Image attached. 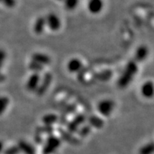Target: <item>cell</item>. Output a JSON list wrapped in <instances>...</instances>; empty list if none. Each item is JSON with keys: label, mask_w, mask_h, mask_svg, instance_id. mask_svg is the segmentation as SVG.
Wrapping results in <instances>:
<instances>
[{"label": "cell", "mask_w": 154, "mask_h": 154, "mask_svg": "<svg viewBox=\"0 0 154 154\" xmlns=\"http://www.w3.org/2000/svg\"><path fill=\"white\" fill-rule=\"evenodd\" d=\"M58 121V116L54 113H47L42 117V122L44 125L52 126Z\"/></svg>", "instance_id": "obj_17"}, {"label": "cell", "mask_w": 154, "mask_h": 154, "mask_svg": "<svg viewBox=\"0 0 154 154\" xmlns=\"http://www.w3.org/2000/svg\"><path fill=\"white\" fill-rule=\"evenodd\" d=\"M154 151V146L153 142L149 143L139 149V154H153Z\"/></svg>", "instance_id": "obj_21"}, {"label": "cell", "mask_w": 154, "mask_h": 154, "mask_svg": "<svg viewBox=\"0 0 154 154\" xmlns=\"http://www.w3.org/2000/svg\"><path fill=\"white\" fill-rule=\"evenodd\" d=\"M104 3L103 0H88L87 9L91 14H98L103 10Z\"/></svg>", "instance_id": "obj_8"}, {"label": "cell", "mask_w": 154, "mask_h": 154, "mask_svg": "<svg viewBox=\"0 0 154 154\" xmlns=\"http://www.w3.org/2000/svg\"><path fill=\"white\" fill-rule=\"evenodd\" d=\"M115 107V103L111 99H103L99 103L97 106L98 111L103 116H109L113 112Z\"/></svg>", "instance_id": "obj_4"}, {"label": "cell", "mask_w": 154, "mask_h": 154, "mask_svg": "<svg viewBox=\"0 0 154 154\" xmlns=\"http://www.w3.org/2000/svg\"><path fill=\"white\" fill-rule=\"evenodd\" d=\"M32 60L37 62L40 64L43 65L44 66L49 65L51 63V58L49 56L44 53L42 52H35L32 55Z\"/></svg>", "instance_id": "obj_13"}, {"label": "cell", "mask_w": 154, "mask_h": 154, "mask_svg": "<svg viewBox=\"0 0 154 154\" xmlns=\"http://www.w3.org/2000/svg\"><path fill=\"white\" fill-rule=\"evenodd\" d=\"M46 26H47V24H46L45 17H38L36 19L33 24V32L37 35H41L45 30Z\"/></svg>", "instance_id": "obj_12"}, {"label": "cell", "mask_w": 154, "mask_h": 154, "mask_svg": "<svg viewBox=\"0 0 154 154\" xmlns=\"http://www.w3.org/2000/svg\"><path fill=\"white\" fill-rule=\"evenodd\" d=\"M9 103V99L7 96H0V116L3 114V113L7 109Z\"/></svg>", "instance_id": "obj_22"}, {"label": "cell", "mask_w": 154, "mask_h": 154, "mask_svg": "<svg viewBox=\"0 0 154 154\" xmlns=\"http://www.w3.org/2000/svg\"><path fill=\"white\" fill-rule=\"evenodd\" d=\"M53 80V76L51 73L47 72L44 74L43 77H41L40 79L39 84L38 86L35 91L38 96H42L46 93L47 91L48 88H49L50 85H51V82Z\"/></svg>", "instance_id": "obj_3"}, {"label": "cell", "mask_w": 154, "mask_h": 154, "mask_svg": "<svg viewBox=\"0 0 154 154\" xmlns=\"http://www.w3.org/2000/svg\"><path fill=\"white\" fill-rule=\"evenodd\" d=\"M34 140L35 141V143L36 144H42L43 143V138H42V135L36 134V136L34 138Z\"/></svg>", "instance_id": "obj_29"}, {"label": "cell", "mask_w": 154, "mask_h": 154, "mask_svg": "<svg viewBox=\"0 0 154 154\" xmlns=\"http://www.w3.org/2000/svg\"><path fill=\"white\" fill-rule=\"evenodd\" d=\"M17 146L20 150V152H22L24 154H36L35 148L25 140H19Z\"/></svg>", "instance_id": "obj_15"}, {"label": "cell", "mask_w": 154, "mask_h": 154, "mask_svg": "<svg viewBox=\"0 0 154 154\" xmlns=\"http://www.w3.org/2000/svg\"><path fill=\"white\" fill-rule=\"evenodd\" d=\"M19 153H20V150L17 145L10 146L4 151V154H19Z\"/></svg>", "instance_id": "obj_25"}, {"label": "cell", "mask_w": 154, "mask_h": 154, "mask_svg": "<svg viewBox=\"0 0 154 154\" xmlns=\"http://www.w3.org/2000/svg\"><path fill=\"white\" fill-rule=\"evenodd\" d=\"M61 140L60 138L54 135H49L45 143L44 144L42 153L43 154H53L61 146Z\"/></svg>", "instance_id": "obj_2"}, {"label": "cell", "mask_w": 154, "mask_h": 154, "mask_svg": "<svg viewBox=\"0 0 154 154\" xmlns=\"http://www.w3.org/2000/svg\"><path fill=\"white\" fill-rule=\"evenodd\" d=\"M59 134H60L61 137L64 141L67 142V143L72 144V145H79L80 144V140L78 139L76 137L73 136V134L69 132L68 131H66L61 128H58Z\"/></svg>", "instance_id": "obj_11"}, {"label": "cell", "mask_w": 154, "mask_h": 154, "mask_svg": "<svg viewBox=\"0 0 154 154\" xmlns=\"http://www.w3.org/2000/svg\"><path fill=\"white\" fill-rule=\"evenodd\" d=\"M41 76L37 73H32L26 82V90L30 92H35L39 84Z\"/></svg>", "instance_id": "obj_7"}, {"label": "cell", "mask_w": 154, "mask_h": 154, "mask_svg": "<svg viewBox=\"0 0 154 154\" xmlns=\"http://www.w3.org/2000/svg\"><path fill=\"white\" fill-rule=\"evenodd\" d=\"M28 67L29 69V70L32 71L33 73H37V74H39L40 72H42V71L44 70V66L43 65L40 64V63L31 60V61L28 64Z\"/></svg>", "instance_id": "obj_20"}, {"label": "cell", "mask_w": 154, "mask_h": 154, "mask_svg": "<svg viewBox=\"0 0 154 154\" xmlns=\"http://www.w3.org/2000/svg\"><path fill=\"white\" fill-rule=\"evenodd\" d=\"M57 123L59 125H61V126H63V125H66L67 123H68V120H67L66 116L61 114L59 116H58V121Z\"/></svg>", "instance_id": "obj_28"}, {"label": "cell", "mask_w": 154, "mask_h": 154, "mask_svg": "<svg viewBox=\"0 0 154 154\" xmlns=\"http://www.w3.org/2000/svg\"><path fill=\"white\" fill-rule=\"evenodd\" d=\"M63 7L67 11H73L78 7L79 0H63Z\"/></svg>", "instance_id": "obj_19"}, {"label": "cell", "mask_w": 154, "mask_h": 154, "mask_svg": "<svg viewBox=\"0 0 154 154\" xmlns=\"http://www.w3.org/2000/svg\"><path fill=\"white\" fill-rule=\"evenodd\" d=\"M6 57H7V54L6 51L2 49H0V71L4 66V63L6 60Z\"/></svg>", "instance_id": "obj_27"}, {"label": "cell", "mask_w": 154, "mask_h": 154, "mask_svg": "<svg viewBox=\"0 0 154 154\" xmlns=\"http://www.w3.org/2000/svg\"><path fill=\"white\" fill-rule=\"evenodd\" d=\"M138 71V63L134 60L128 61L117 82V85L120 88H126L131 83L135 76L137 74Z\"/></svg>", "instance_id": "obj_1"}, {"label": "cell", "mask_w": 154, "mask_h": 154, "mask_svg": "<svg viewBox=\"0 0 154 154\" xmlns=\"http://www.w3.org/2000/svg\"><path fill=\"white\" fill-rule=\"evenodd\" d=\"M149 54V50L145 45H140L136 49L134 54V60L138 63L145 61Z\"/></svg>", "instance_id": "obj_10"}, {"label": "cell", "mask_w": 154, "mask_h": 154, "mask_svg": "<svg viewBox=\"0 0 154 154\" xmlns=\"http://www.w3.org/2000/svg\"><path fill=\"white\" fill-rule=\"evenodd\" d=\"M5 79H6V76L4 74L0 73V83L3 82L4 81H5Z\"/></svg>", "instance_id": "obj_30"}, {"label": "cell", "mask_w": 154, "mask_h": 154, "mask_svg": "<svg viewBox=\"0 0 154 154\" xmlns=\"http://www.w3.org/2000/svg\"><path fill=\"white\" fill-rule=\"evenodd\" d=\"M45 19L47 26L50 30L52 32H57L60 29L61 27V19L55 13H49L45 17Z\"/></svg>", "instance_id": "obj_6"}, {"label": "cell", "mask_w": 154, "mask_h": 154, "mask_svg": "<svg viewBox=\"0 0 154 154\" xmlns=\"http://www.w3.org/2000/svg\"><path fill=\"white\" fill-rule=\"evenodd\" d=\"M91 127L89 126V125H84V126H83L81 127L80 128H79L78 133L79 136H80V137H86V136H87L88 134H90V132H91Z\"/></svg>", "instance_id": "obj_23"}, {"label": "cell", "mask_w": 154, "mask_h": 154, "mask_svg": "<svg viewBox=\"0 0 154 154\" xmlns=\"http://www.w3.org/2000/svg\"><path fill=\"white\" fill-rule=\"evenodd\" d=\"M88 121L90 126L98 128V129L103 128V124H104L103 121L100 117L97 116H91L88 119Z\"/></svg>", "instance_id": "obj_16"}, {"label": "cell", "mask_w": 154, "mask_h": 154, "mask_svg": "<svg viewBox=\"0 0 154 154\" xmlns=\"http://www.w3.org/2000/svg\"><path fill=\"white\" fill-rule=\"evenodd\" d=\"M4 151V143L2 140H0V153Z\"/></svg>", "instance_id": "obj_31"}, {"label": "cell", "mask_w": 154, "mask_h": 154, "mask_svg": "<svg viewBox=\"0 0 154 154\" xmlns=\"http://www.w3.org/2000/svg\"><path fill=\"white\" fill-rule=\"evenodd\" d=\"M153 84L151 81H147L142 84L140 87V93L143 97L150 99L153 96Z\"/></svg>", "instance_id": "obj_14"}, {"label": "cell", "mask_w": 154, "mask_h": 154, "mask_svg": "<svg viewBox=\"0 0 154 154\" xmlns=\"http://www.w3.org/2000/svg\"><path fill=\"white\" fill-rule=\"evenodd\" d=\"M83 67L84 65L82 60L78 58H72L67 62L66 64L67 70L71 74H78Z\"/></svg>", "instance_id": "obj_9"}, {"label": "cell", "mask_w": 154, "mask_h": 154, "mask_svg": "<svg viewBox=\"0 0 154 154\" xmlns=\"http://www.w3.org/2000/svg\"><path fill=\"white\" fill-rule=\"evenodd\" d=\"M76 111V104H70L67 106L66 108L63 109L62 112H61V114L66 116L68 114H71V113H74L75 111Z\"/></svg>", "instance_id": "obj_24"}, {"label": "cell", "mask_w": 154, "mask_h": 154, "mask_svg": "<svg viewBox=\"0 0 154 154\" xmlns=\"http://www.w3.org/2000/svg\"><path fill=\"white\" fill-rule=\"evenodd\" d=\"M54 128L52 126H47V125H43V126H39L36 127V133L40 135L42 134H47L51 135L54 133Z\"/></svg>", "instance_id": "obj_18"}, {"label": "cell", "mask_w": 154, "mask_h": 154, "mask_svg": "<svg viewBox=\"0 0 154 154\" xmlns=\"http://www.w3.org/2000/svg\"><path fill=\"white\" fill-rule=\"evenodd\" d=\"M86 121V116L84 113H78L75 116V117L70 122L67 123L66 127L67 131L69 132L74 134L78 131L79 127L85 122Z\"/></svg>", "instance_id": "obj_5"}, {"label": "cell", "mask_w": 154, "mask_h": 154, "mask_svg": "<svg viewBox=\"0 0 154 154\" xmlns=\"http://www.w3.org/2000/svg\"><path fill=\"white\" fill-rule=\"evenodd\" d=\"M0 3L2 4L3 5H5L7 8L11 9L14 8L16 6L17 1L16 0H0Z\"/></svg>", "instance_id": "obj_26"}, {"label": "cell", "mask_w": 154, "mask_h": 154, "mask_svg": "<svg viewBox=\"0 0 154 154\" xmlns=\"http://www.w3.org/2000/svg\"><path fill=\"white\" fill-rule=\"evenodd\" d=\"M57 1H58V2H63V0H57Z\"/></svg>", "instance_id": "obj_32"}]
</instances>
